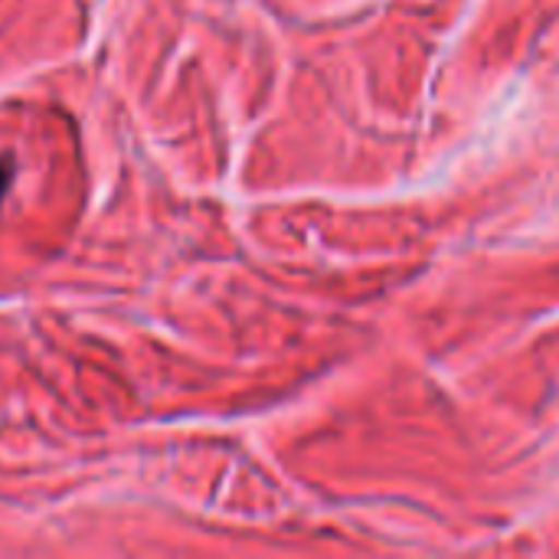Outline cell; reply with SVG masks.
I'll list each match as a JSON object with an SVG mask.
<instances>
[{
  "label": "cell",
  "mask_w": 559,
  "mask_h": 559,
  "mask_svg": "<svg viewBox=\"0 0 559 559\" xmlns=\"http://www.w3.org/2000/svg\"><path fill=\"white\" fill-rule=\"evenodd\" d=\"M7 183H10V170H7V164L0 160V197H3V190H7Z\"/></svg>",
  "instance_id": "cell-1"
}]
</instances>
